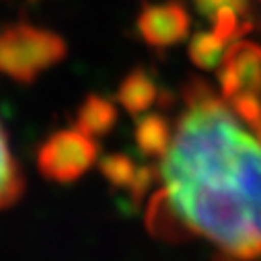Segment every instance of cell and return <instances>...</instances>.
Instances as JSON below:
<instances>
[{
    "label": "cell",
    "mask_w": 261,
    "mask_h": 261,
    "mask_svg": "<svg viewBox=\"0 0 261 261\" xmlns=\"http://www.w3.org/2000/svg\"><path fill=\"white\" fill-rule=\"evenodd\" d=\"M97 146L85 129H64L51 136L39 150V169L56 181H72L95 161Z\"/></svg>",
    "instance_id": "3957f363"
},
{
    "label": "cell",
    "mask_w": 261,
    "mask_h": 261,
    "mask_svg": "<svg viewBox=\"0 0 261 261\" xmlns=\"http://www.w3.org/2000/svg\"><path fill=\"white\" fill-rule=\"evenodd\" d=\"M64 54V41L47 29L19 23L0 31V72L19 83H31Z\"/></svg>",
    "instance_id": "7a4b0ae2"
},
{
    "label": "cell",
    "mask_w": 261,
    "mask_h": 261,
    "mask_svg": "<svg viewBox=\"0 0 261 261\" xmlns=\"http://www.w3.org/2000/svg\"><path fill=\"white\" fill-rule=\"evenodd\" d=\"M138 148L154 165L111 161V177L150 189L146 226L159 239L206 243L218 261H261V136L193 79L173 117L148 115Z\"/></svg>",
    "instance_id": "6da1fadb"
},
{
    "label": "cell",
    "mask_w": 261,
    "mask_h": 261,
    "mask_svg": "<svg viewBox=\"0 0 261 261\" xmlns=\"http://www.w3.org/2000/svg\"><path fill=\"white\" fill-rule=\"evenodd\" d=\"M113 119V109L99 101V99H91L89 105L81 111V121H79V127L85 129L87 134H95V132H103V129L111 123Z\"/></svg>",
    "instance_id": "8992f818"
},
{
    "label": "cell",
    "mask_w": 261,
    "mask_h": 261,
    "mask_svg": "<svg viewBox=\"0 0 261 261\" xmlns=\"http://www.w3.org/2000/svg\"><path fill=\"white\" fill-rule=\"evenodd\" d=\"M23 191V177L19 171V165L13 156L9 136L0 123V210L9 208L19 200Z\"/></svg>",
    "instance_id": "5b68a950"
},
{
    "label": "cell",
    "mask_w": 261,
    "mask_h": 261,
    "mask_svg": "<svg viewBox=\"0 0 261 261\" xmlns=\"http://www.w3.org/2000/svg\"><path fill=\"white\" fill-rule=\"evenodd\" d=\"M140 31L154 45L175 43L187 31V15L179 5L154 7L142 15Z\"/></svg>",
    "instance_id": "277c9868"
}]
</instances>
